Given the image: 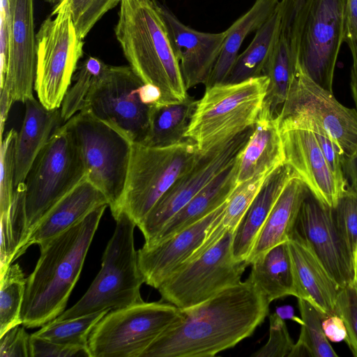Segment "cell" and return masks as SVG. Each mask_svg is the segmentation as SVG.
Masks as SVG:
<instances>
[{
  "label": "cell",
  "instance_id": "ab89813d",
  "mask_svg": "<svg viewBox=\"0 0 357 357\" xmlns=\"http://www.w3.org/2000/svg\"><path fill=\"white\" fill-rule=\"evenodd\" d=\"M119 1L121 0H63L61 2L68 5L75 27L83 40L96 22Z\"/></svg>",
  "mask_w": 357,
  "mask_h": 357
},
{
  "label": "cell",
  "instance_id": "ac0fdd59",
  "mask_svg": "<svg viewBox=\"0 0 357 357\" xmlns=\"http://www.w3.org/2000/svg\"><path fill=\"white\" fill-rule=\"evenodd\" d=\"M284 164L290 166L324 206L334 208L351 188L340 183L333 175L316 135L307 130L281 132Z\"/></svg>",
  "mask_w": 357,
  "mask_h": 357
},
{
  "label": "cell",
  "instance_id": "11a10c76",
  "mask_svg": "<svg viewBox=\"0 0 357 357\" xmlns=\"http://www.w3.org/2000/svg\"><path fill=\"white\" fill-rule=\"evenodd\" d=\"M356 262H357V260H356Z\"/></svg>",
  "mask_w": 357,
  "mask_h": 357
},
{
  "label": "cell",
  "instance_id": "d6a6232c",
  "mask_svg": "<svg viewBox=\"0 0 357 357\" xmlns=\"http://www.w3.org/2000/svg\"><path fill=\"white\" fill-rule=\"evenodd\" d=\"M298 305L301 319V332L289 357H338L324 334L322 315L303 299L298 298Z\"/></svg>",
  "mask_w": 357,
  "mask_h": 357
},
{
  "label": "cell",
  "instance_id": "7bdbcfd3",
  "mask_svg": "<svg viewBox=\"0 0 357 357\" xmlns=\"http://www.w3.org/2000/svg\"><path fill=\"white\" fill-rule=\"evenodd\" d=\"M30 357H91L89 347H71L30 335Z\"/></svg>",
  "mask_w": 357,
  "mask_h": 357
},
{
  "label": "cell",
  "instance_id": "83f0119b",
  "mask_svg": "<svg viewBox=\"0 0 357 357\" xmlns=\"http://www.w3.org/2000/svg\"><path fill=\"white\" fill-rule=\"evenodd\" d=\"M280 0H255L252 7L227 29L222 50L205 83L206 88L222 84L238 56L246 36L257 31L275 11Z\"/></svg>",
  "mask_w": 357,
  "mask_h": 357
},
{
  "label": "cell",
  "instance_id": "44dd1931",
  "mask_svg": "<svg viewBox=\"0 0 357 357\" xmlns=\"http://www.w3.org/2000/svg\"><path fill=\"white\" fill-rule=\"evenodd\" d=\"M287 242L293 273L294 296L309 302L324 319L335 314L336 300L341 288L304 238L291 233Z\"/></svg>",
  "mask_w": 357,
  "mask_h": 357
},
{
  "label": "cell",
  "instance_id": "d4e9b609",
  "mask_svg": "<svg viewBox=\"0 0 357 357\" xmlns=\"http://www.w3.org/2000/svg\"><path fill=\"white\" fill-rule=\"evenodd\" d=\"M24 104V117L16 141L15 188L25 182L39 153L64 123L60 108L48 109L34 97Z\"/></svg>",
  "mask_w": 357,
  "mask_h": 357
},
{
  "label": "cell",
  "instance_id": "8fae6325",
  "mask_svg": "<svg viewBox=\"0 0 357 357\" xmlns=\"http://www.w3.org/2000/svg\"><path fill=\"white\" fill-rule=\"evenodd\" d=\"M36 38L34 90L47 109H59L83 55L84 46L66 2L54 6L41 24Z\"/></svg>",
  "mask_w": 357,
  "mask_h": 357
},
{
  "label": "cell",
  "instance_id": "cb8c5ba5",
  "mask_svg": "<svg viewBox=\"0 0 357 357\" xmlns=\"http://www.w3.org/2000/svg\"><path fill=\"white\" fill-rule=\"evenodd\" d=\"M296 174L290 166L284 164L267 178L234 230L231 248L235 259L247 262L275 203L289 181Z\"/></svg>",
  "mask_w": 357,
  "mask_h": 357
},
{
  "label": "cell",
  "instance_id": "f1b7e54d",
  "mask_svg": "<svg viewBox=\"0 0 357 357\" xmlns=\"http://www.w3.org/2000/svg\"><path fill=\"white\" fill-rule=\"evenodd\" d=\"M287 241L271 248L250 263L252 268L248 278L270 303L275 299L294 296Z\"/></svg>",
  "mask_w": 357,
  "mask_h": 357
},
{
  "label": "cell",
  "instance_id": "f907efd6",
  "mask_svg": "<svg viewBox=\"0 0 357 357\" xmlns=\"http://www.w3.org/2000/svg\"><path fill=\"white\" fill-rule=\"evenodd\" d=\"M352 63L350 70L349 87L354 108L357 112V48L351 52Z\"/></svg>",
  "mask_w": 357,
  "mask_h": 357
},
{
  "label": "cell",
  "instance_id": "74e56055",
  "mask_svg": "<svg viewBox=\"0 0 357 357\" xmlns=\"http://www.w3.org/2000/svg\"><path fill=\"white\" fill-rule=\"evenodd\" d=\"M337 229L349 254L357 260V193L351 188L333 208Z\"/></svg>",
  "mask_w": 357,
  "mask_h": 357
},
{
  "label": "cell",
  "instance_id": "4316f807",
  "mask_svg": "<svg viewBox=\"0 0 357 357\" xmlns=\"http://www.w3.org/2000/svg\"><path fill=\"white\" fill-rule=\"evenodd\" d=\"M310 191L298 174L287 183L271 211L247 263L278 244L289 241Z\"/></svg>",
  "mask_w": 357,
  "mask_h": 357
},
{
  "label": "cell",
  "instance_id": "bcb514c9",
  "mask_svg": "<svg viewBox=\"0 0 357 357\" xmlns=\"http://www.w3.org/2000/svg\"><path fill=\"white\" fill-rule=\"evenodd\" d=\"M9 2L8 0H1V68L0 89L3 87L7 70L8 50L9 39Z\"/></svg>",
  "mask_w": 357,
  "mask_h": 357
},
{
  "label": "cell",
  "instance_id": "f35d334b",
  "mask_svg": "<svg viewBox=\"0 0 357 357\" xmlns=\"http://www.w3.org/2000/svg\"><path fill=\"white\" fill-rule=\"evenodd\" d=\"M17 131L10 130L0 146V211L9 206L14 196Z\"/></svg>",
  "mask_w": 357,
  "mask_h": 357
},
{
  "label": "cell",
  "instance_id": "f6af8a7d",
  "mask_svg": "<svg viewBox=\"0 0 357 357\" xmlns=\"http://www.w3.org/2000/svg\"><path fill=\"white\" fill-rule=\"evenodd\" d=\"M306 0H281L278 9L281 16V34L289 42L298 17Z\"/></svg>",
  "mask_w": 357,
  "mask_h": 357
},
{
  "label": "cell",
  "instance_id": "c3c4849f",
  "mask_svg": "<svg viewBox=\"0 0 357 357\" xmlns=\"http://www.w3.org/2000/svg\"><path fill=\"white\" fill-rule=\"evenodd\" d=\"M14 102L8 89L3 86L1 89L0 96V138L3 140V134L5 124L8 116L10 107Z\"/></svg>",
  "mask_w": 357,
  "mask_h": 357
},
{
  "label": "cell",
  "instance_id": "9a60e30c",
  "mask_svg": "<svg viewBox=\"0 0 357 357\" xmlns=\"http://www.w3.org/2000/svg\"><path fill=\"white\" fill-rule=\"evenodd\" d=\"M252 131L253 126L231 140L202 153L194 165L173 184L137 226L145 243L150 242L191 199L236 160Z\"/></svg>",
  "mask_w": 357,
  "mask_h": 357
},
{
  "label": "cell",
  "instance_id": "b9f144b4",
  "mask_svg": "<svg viewBox=\"0 0 357 357\" xmlns=\"http://www.w3.org/2000/svg\"><path fill=\"white\" fill-rule=\"evenodd\" d=\"M294 346L283 318L275 312L269 317V338L267 342L252 356L289 357Z\"/></svg>",
  "mask_w": 357,
  "mask_h": 357
},
{
  "label": "cell",
  "instance_id": "7dc6e473",
  "mask_svg": "<svg viewBox=\"0 0 357 357\" xmlns=\"http://www.w3.org/2000/svg\"><path fill=\"white\" fill-rule=\"evenodd\" d=\"M322 328L326 337L331 342H340L347 338V333L344 321L335 314L323 319Z\"/></svg>",
  "mask_w": 357,
  "mask_h": 357
},
{
  "label": "cell",
  "instance_id": "277c9868",
  "mask_svg": "<svg viewBox=\"0 0 357 357\" xmlns=\"http://www.w3.org/2000/svg\"><path fill=\"white\" fill-rule=\"evenodd\" d=\"M277 117L280 132L302 130L324 136L342 151L345 165L357 160L356 109L340 103L298 63Z\"/></svg>",
  "mask_w": 357,
  "mask_h": 357
},
{
  "label": "cell",
  "instance_id": "7c38bea8",
  "mask_svg": "<svg viewBox=\"0 0 357 357\" xmlns=\"http://www.w3.org/2000/svg\"><path fill=\"white\" fill-rule=\"evenodd\" d=\"M234 231L228 230L212 245L198 250L158 290L161 299L180 309L199 304L239 283L248 266L232 254Z\"/></svg>",
  "mask_w": 357,
  "mask_h": 357
},
{
  "label": "cell",
  "instance_id": "ee69618b",
  "mask_svg": "<svg viewBox=\"0 0 357 357\" xmlns=\"http://www.w3.org/2000/svg\"><path fill=\"white\" fill-rule=\"evenodd\" d=\"M30 335L16 326L0 337L1 357H30Z\"/></svg>",
  "mask_w": 357,
  "mask_h": 357
},
{
  "label": "cell",
  "instance_id": "ba28073f",
  "mask_svg": "<svg viewBox=\"0 0 357 357\" xmlns=\"http://www.w3.org/2000/svg\"><path fill=\"white\" fill-rule=\"evenodd\" d=\"M82 154L86 178L108 201L113 218L123 192L132 142L121 131L82 109L63 124Z\"/></svg>",
  "mask_w": 357,
  "mask_h": 357
},
{
  "label": "cell",
  "instance_id": "d590c367",
  "mask_svg": "<svg viewBox=\"0 0 357 357\" xmlns=\"http://www.w3.org/2000/svg\"><path fill=\"white\" fill-rule=\"evenodd\" d=\"M105 66L100 59L89 56L79 66L73 77V84L68 89L60 107L64 123L83 109L86 98Z\"/></svg>",
  "mask_w": 357,
  "mask_h": 357
},
{
  "label": "cell",
  "instance_id": "f5cc1de1",
  "mask_svg": "<svg viewBox=\"0 0 357 357\" xmlns=\"http://www.w3.org/2000/svg\"><path fill=\"white\" fill-rule=\"evenodd\" d=\"M352 285L354 287L357 294V262L356 266L355 277Z\"/></svg>",
  "mask_w": 357,
  "mask_h": 357
},
{
  "label": "cell",
  "instance_id": "f546056e",
  "mask_svg": "<svg viewBox=\"0 0 357 357\" xmlns=\"http://www.w3.org/2000/svg\"><path fill=\"white\" fill-rule=\"evenodd\" d=\"M281 34V16L275 11L256 31L248 47L237 56L222 84H234L264 75L266 66Z\"/></svg>",
  "mask_w": 357,
  "mask_h": 357
},
{
  "label": "cell",
  "instance_id": "3957f363",
  "mask_svg": "<svg viewBox=\"0 0 357 357\" xmlns=\"http://www.w3.org/2000/svg\"><path fill=\"white\" fill-rule=\"evenodd\" d=\"M116 38L130 66L144 84L158 87V103L188 96L179 62L157 0H121Z\"/></svg>",
  "mask_w": 357,
  "mask_h": 357
},
{
  "label": "cell",
  "instance_id": "2e32d148",
  "mask_svg": "<svg viewBox=\"0 0 357 357\" xmlns=\"http://www.w3.org/2000/svg\"><path fill=\"white\" fill-rule=\"evenodd\" d=\"M292 233L310 245L340 288L352 285L356 264L337 229L333 208L324 206L310 193L301 206Z\"/></svg>",
  "mask_w": 357,
  "mask_h": 357
},
{
  "label": "cell",
  "instance_id": "e0dca14e",
  "mask_svg": "<svg viewBox=\"0 0 357 357\" xmlns=\"http://www.w3.org/2000/svg\"><path fill=\"white\" fill-rule=\"evenodd\" d=\"M8 62L3 87L8 89L14 102L24 103L33 98L36 78L37 54L33 0H8Z\"/></svg>",
  "mask_w": 357,
  "mask_h": 357
},
{
  "label": "cell",
  "instance_id": "484cf974",
  "mask_svg": "<svg viewBox=\"0 0 357 357\" xmlns=\"http://www.w3.org/2000/svg\"><path fill=\"white\" fill-rule=\"evenodd\" d=\"M238 157L231 165L191 199L165 225L150 242L144 243V245H154L180 232L203 219L226 202L238 185Z\"/></svg>",
  "mask_w": 357,
  "mask_h": 357
},
{
  "label": "cell",
  "instance_id": "1f68e13d",
  "mask_svg": "<svg viewBox=\"0 0 357 357\" xmlns=\"http://www.w3.org/2000/svg\"><path fill=\"white\" fill-rule=\"evenodd\" d=\"M296 62L289 40L280 34L264 73L268 78L264 105L275 115L287 98Z\"/></svg>",
  "mask_w": 357,
  "mask_h": 357
},
{
  "label": "cell",
  "instance_id": "7402d4cb",
  "mask_svg": "<svg viewBox=\"0 0 357 357\" xmlns=\"http://www.w3.org/2000/svg\"><path fill=\"white\" fill-rule=\"evenodd\" d=\"M105 204L108 205L105 195L85 178L43 217L17 253L15 259L31 245H40L59 235L82 220L93 210Z\"/></svg>",
  "mask_w": 357,
  "mask_h": 357
},
{
  "label": "cell",
  "instance_id": "4fadbf2b",
  "mask_svg": "<svg viewBox=\"0 0 357 357\" xmlns=\"http://www.w3.org/2000/svg\"><path fill=\"white\" fill-rule=\"evenodd\" d=\"M179 314L180 308L160 301L110 310L90 335L91 357H142Z\"/></svg>",
  "mask_w": 357,
  "mask_h": 357
},
{
  "label": "cell",
  "instance_id": "d6986e66",
  "mask_svg": "<svg viewBox=\"0 0 357 357\" xmlns=\"http://www.w3.org/2000/svg\"><path fill=\"white\" fill-rule=\"evenodd\" d=\"M158 3L187 89L205 84L222 50L227 30L220 33L195 30L183 24L165 4Z\"/></svg>",
  "mask_w": 357,
  "mask_h": 357
},
{
  "label": "cell",
  "instance_id": "9c48e42d",
  "mask_svg": "<svg viewBox=\"0 0 357 357\" xmlns=\"http://www.w3.org/2000/svg\"><path fill=\"white\" fill-rule=\"evenodd\" d=\"M349 0H306L289 40L302 68L333 92L335 70L344 43Z\"/></svg>",
  "mask_w": 357,
  "mask_h": 357
},
{
  "label": "cell",
  "instance_id": "836d02e7",
  "mask_svg": "<svg viewBox=\"0 0 357 357\" xmlns=\"http://www.w3.org/2000/svg\"><path fill=\"white\" fill-rule=\"evenodd\" d=\"M105 310L65 319H54L33 334L49 341L71 347H88L91 333L109 312Z\"/></svg>",
  "mask_w": 357,
  "mask_h": 357
},
{
  "label": "cell",
  "instance_id": "8d00e7d4",
  "mask_svg": "<svg viewBox=\"0 0 357 357\" xmlns=\"http://www.w3.org/2000/svg\"><path fill=\"white\" fill-rule=\"evenodd\" d=\"M257 174L238 184L227 199L225 211L218 225L226 230L234 231L267 178L273 172Z\"/></svg>",
  "mask_w": 357,
  "mask_h": 357
},
{
  "label": "cell",
  "instance_id": "5bb4252c",
  "mask_svg": "<svg viewBox=\"0 0 357 357\" xmlns=\"http://www.w3.org/2000/svg\"><path fill=\"white\" fill-rule=\"evenodd\" d=\"M144 82L129 66L105 64L83 109L114 127L132 142L142 144L149 128L151 106L139 96Z\"/></svg>",
  "mask_w": 357,
  "mask_h": 357
},
{
  "label": "cell",
  "instance_id": "db71d44e",
  "mask_svg": "<svg viewBox=\"0 0 357 357\" xmlns=\"http://www.w3.org/2000/svg\"><path fill=\"white\" fill-rule=\"evenodd\" d=\"M45 2L54 4L55 6L60 3L63 0H44Z\"/></svg>",
  "mask_w": 357,
  "mask_h": 357
},
{
  "label": "cell",
  "instance_id": "ffe728a7",
  "mask_svg": "<svg viewBox=\"0 0 357 357\" xmlns=\"http://www.w3.org/2000/svg\"><path fill=\"white\" fill-rule=\"evenodd\" d=\"M227 202L188 228L154 245H143L137 251L139 268L146 284L158 289L195 254L210 226L224 212Z\"/></svg>",
  "mask_w": 357,
  "mask_h": 357
},
{
  "label": "cell",
  "instance_id": "7a4b0ae2",
  "mask_svg": "<svg viewBox=\"0 0 357 357\" xmlns=\"http://www.w3.org/2000/svg\"><path fill=\"white\" fill-rule=\"evenodd\" d=\"M107 204L39 245L40 255L27 278L20 318L27 328L55 319L63 311Z\"/></svg>",
  "mask_w": 357,
  "mask_h": 357
},
{
  "label": "cell",
  "instance_id": "8992f818",
  "mask_svg": "<svg viewBox=\"0 0 357 357\" xmlns=\"http://www.w3.org/2000/svg\"><path fill=\"white\" fill-rule=\"evenodd\" d=\"M202 152L190 139L166 146L132 142L117 215L126 213L137 227ZM114 219V220H115Z\"/></svg>",
  "mask_w": 357,
  "mask_h": 357
},
{
  "label": "cell",
  "instance_id": "4dcf8cb0",
  "mask_svg": "<svg viewBox=\"0 0 357 357\" xmlns=\"http://www.w3.org/2000/svg\"><path fill=\"white\" fill-rule=\"evenodd\" d=\"M197 105V100L188 96L181 102L151 105L148 131L142 144L166 146L185 139Z\"/></svg>",
  "mask_w": 357,
  "mask_h": 357
},
{
  "label": "cell",
  "instance_id": "816d5d0a",
  "mask_svg": "<svg viewBox=\"0 0 357 357\" xmlns=\"http://www.w3.org/2000/svg\"><path fill=\"white\" fill-rule=\"evenodd\" d=\"M344 171L351 188L357 193V160L347 164Z\"/></svg>",
  "mask_w": 357,
  "mask_h": 357
},
{
  "label": "cell",
  "instance_id": "603a6c76",
  "mask_svg": "<svg viewBox=\"0 0 357 357\" xmlns=\"http://www.w3.org/2000/svg\"><path fill=\"white\" fill-rule=\"evenodd\" d=\"M277 116L263 105L253 126L252 133L238 156V184L257 174L274 171L284 164Z\"/></svg>",
  "mask_w": 357,
  "mask_h": 357
},
{
  "label": "cell",
  "instance_id": "5b68a950",
  "mask_svg": "<svg viewBox=\"0 0 357 357\" xmlns=\"http://www.w3.org/2000/svg\"><path fill=\"white\" fill-rule=\"evenodd\" d=\"M268 86L266 75L206 88L191 119L185 138L206 152L254 126Z\"/></svg>",
  "mask_w": 357,
  "mask_h": 357
},
{
  "label": "cell",
  "instance_id": "681fc988",
  "mask_svg": "<svg viewBox=\"0 0 357 357\" xmlns=\"http://www.w3.org/2000/svg\"><path fill=\"white\" fill-rule=\"evenodd\" d=\"M139 93L142 101L149 106L155 105L160 100L161 92L154 85L143 84L139 87Z\"/></svg>",
  "mask_w": 357,
  "mask_h": 357
},
{
  "label": "cell",
  "instance_id": "30bf717a",
  "mask_svg": "<svg viewBox=\"0 0 357 357\" xmlns=\"http://www.w3.org/2000/svg\"><path fill=\"white\" fill-rule=\"evenodd\" d=\"M85 178L79 148L62 125L39 153L24 182L27 238L48 211Z\"/></svg>",
  "mask_w": 357,
  "mask_h": 357
},
{
  "label": "cell",
  "instance_id": "60d3db41",
  "mask_svg": "<svg viewBox=\"0 0 357 357\" xmlns=\"http://www.w3.org/2000/svg\"><path fill=\"white\" fill-rule=\"evenodd\" d=\"M335 314L342 319L347 333L344 342L353 356L357 357V294L353 285L340 289Z\"/></svg>",
  "mask_w": 357,
  "mask_h": 357
},
{
  "label": "cell",
  "instance_id": "52a82bcc",
  "mask_svg": "<svg viewBox=\"0 0 357 357\" xmlns=\"http://www.w3.org/2000/svg\"><path fill=\"white\" fill-rule=\"evenodd\" d=\"M115 220V229L103 253L99 273L84 296L56 319L121 309L144 301L140 288L144 278L134 243L136 225L124 213Z\"/></svg>",
  "mask_w": 357,
  "mask_h": 357
},
{
  "label": "cell",
  "instance_id": "6da1fadb",
  "mask_svg": "<svg viewBox=\"0 0 357 357\" xmlns=\"http://www.w3.org/2000/svg\"><path fill=\"white\" fill-rule=\"evenodd\" d=\"M270 303L248 278L180 314L142 357H212L250 337Z\"/></svg>",
  "mask_w": 357,
  "mask_h": 357
},
{
  "label": "cell",
  "instance_id": "e575fe53",
  "mask_svg": "<svg viewBox=\"0 0 357 357\" xmlns=\"http://www.w3.org/2000/svg\"><path fill=\"white\" fill-rule=\"evenodd\" d=\"M0 337L22 324L20 318L27 278L18 264H11L0 274Z\"/></svg>",
  "mask_w": 357,
  "mask_h": 357
}]
</instances>
